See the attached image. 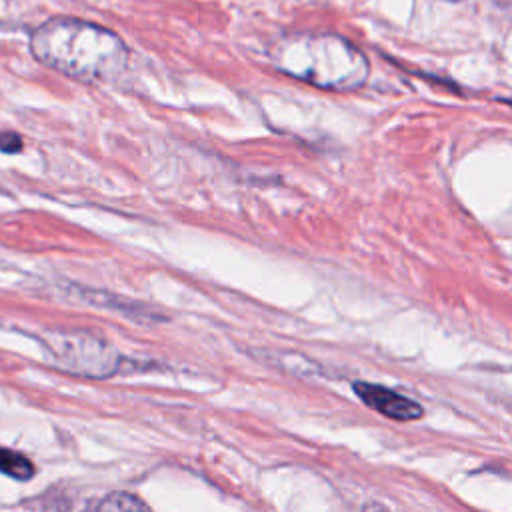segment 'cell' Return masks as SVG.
<instances>
[{
	"mask_svg": "<svg viewBox=\"0 0 512 512\" xmlns=\"http://www.w3.org/2000/svg\"><path fill=\"white\" fill-rule=\"evenodd\" d=\"M30 50L40 64L84 84L112 82L128 64V48L116 32L68 16L40 24Z\"/></svg>",
	"mask_w": 512,
	"mask_h": 512,
	"instance_id": "obj_1",
	"label": "cell"
},
{
	"mask_svg": "<svg viewBox=\"0 0 512 512\" xmlns=\"http://www.w3.org/2000/svg\"><path fill=\"white\" fill-rule=\"evenodd\" d=\"M276 70L324 90H356L366 78V56L336 34H290L270 50Z\"/></svg>",
	"mask_w": 512,
	"mask_h": 512,
	"instance_id": "obj_2",
	"label": "cell"
},
{
	"mask_svg": "<svg viewBox=\"0 0 512 512\" xmlns=\"http://www.w3.org/2000/svg\"><path fill=\"white\" fill-rule=\"evenodd\" d=\"M50 348L66 370L86 376H108L118 364L116 350L86 332H56Z\"/></svg>",
	"mask_w": 512,
	"mask_h": 512,
	"instance_id": "obj_3",
	"label": "cell"
},
{
	"mask_svg": "<svg viewBox=\"0 0 512 512\" xmlns=\"http://www.w3.org/2000/svg\"><path fill=\"white\" fill-rule=\"evenodd\" d=\"M354 392L360 396V400L370 406L372 410L394 418V420H418L422 416V406L406 396L396 394L394 390L368 384V382H356Z\"/></svg>",
	"mask_w": 512,
	"mask_h": 512,
	"instance_id": "obj_4",
	"label": "cell"
},
{
	"mask_svg": "<svg viewBox=\"0 0 512 512\" xmlns=\"http://www.w3.org/2000/svg\"><path fill=\"white\" fill-rule=\"evenodd\" d=\"M0 472L16 480H28L34 476V466L24 454L8 448H0Z\"/></svg>",
	"mask_w": 512,
	"mask_h": 512,
	"instance_id": "obj_5",
	"label": "cell"
},
{
	"mask_svg": "<svg viewBox=\"0 0 512 512\" xmlns=\"http://www.w3.org/2000/svg\"><path fill=\"white\" fill-rule=\"evenodd\" d=\"M96 512H152V510L134 494L112 492L98 504Z\"/></svg>",
	"mask_w": 512,
	"mask_h": 512,
	"instance_id": "obj_6",
	"label": "cell"
},
{
	"mask_svg": "<svg viewBox=\"0 0 512 512\" xmlns=\"http://www.w3.org/2000/svg\"><path fill=\"white\" fill-rule=\"evenodd\" d=\"M24 148V140L16 132H0V152L18 154Z\"/></svg>",
	"mask_w": 512,
	"mask_h": 512,
	"instance_id": "obj_7",
	"label": "cell"
}]
</instances>
